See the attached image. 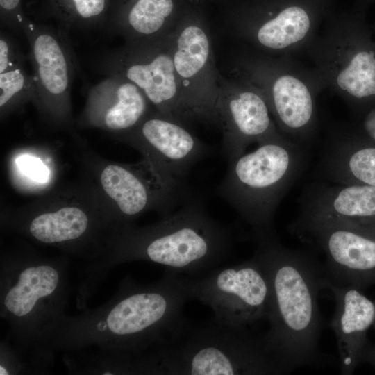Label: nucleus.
<instances>
[{
	"label": "nucleus",
	"instance_id": "11",
	"mask_svg": "<svg viewBox=\"0 0 375 375\" xmlns=\"http://www.w3.org/2000/svg\"><path fill=\"white\" fill-rule=\"evenodd\" d=\"M190 299L208 306L215 319L235 328H249L266 318L269 285L257 258L218 266L196 277L185 276Z\"/></svg>",
	"mask_w": 375,
	"mask_h": 375
},
{
	"label": "nucleus",
	"instance_id": "31",
	"mask_svg": "<svg viewBox=\"0 0 375 375\" xmlns=\"http://www.w3.org/2000/svg\"><path fill=\"white\" fill-rule=\"evenodd\" d=\"M189 2L192 3H195V4H198V1L199 0H188Z\"/></svg>",
	"mask_w": 375,
	"mask_h": 375
},
{
	"label": "nucleus",
	"instance_id": "17",
	"mask_svg": "<svg viewBox=\"0 0 375 375\" xmlns=\"http://www.w3.org/2000/svg\"><path fill=\"white\" fill-rule=\"evenodd\" d=\"M190 3L188 0H112L106 27L124 42L168 35Z\"/></svg>",
	"mask_w": 375,
	"mask_h": 375
},
{
	"label": "nucleus",
	"instance_id": "3",
	"mask_svg": "<svg viewBox=\"0 0 375 375\" xmlns=\"http://www.w3.org/2000/svg\"><path fill=\"white\" fill-rule=\"evenodd\" d=\"M159 374L169 375L284 374L263 335L217 322L194 325L186 319L157 346Z\"/></svg>",
	"mask_w": 375,
	"mask_h": 375
},
{
	"label": "nucleus",
	"instance_id": "7",
	"mask_svg": "<svg viewBox=\"0 0 375 375\" xmlns=\"http://www.w3.org/2000/svg\"><path fill=\"white\" fill-rule=\"evenodd\" d=\"M328 0H254L234 8L235 35L250 49L269 56L305 52L326 14Z\"/></svg>",
	"mask_w": 375,
	"mask_h": 375
},
{
	"label": "nucleus",
	"instance_id": "13",
	"mask_svg": "<svg viewBox=\"0 0 375 375\" xmlns=\"http://www.w3.org/2000/svg\"><path fill=\"white\" fill-rule=\"evenodd\" d=\"M222 131V149L231 160L245 152L250 144L278 138V131L262 94L249 82L235 75H222L216 105Z\"/></svg>",
	"mask_w": 375,
	"mask_h": 375
},
{
	"label": "nucleus",
	"instance_id": "33",
	"mask_svg": "<svg viewBox=\"0 0 375 375\" xmlns=\"http://www.w3.org/2000/svg\"><path fill=\"white\" fill-rule=\"evenodd\" d=\"M373 32H374V35H375V28H374V29L373 30Z\"/></svg>",
	"mask_w": 375,
	"mask_h": 375
},
{
	"label": "nucleus",
	"instance_id": "21",
	"mask_svg": "<svg viewBox=\"0 0 375 375\" xmlns=\"http://www.w3.org/2000/svg\"><path fill=\"white\" fill-rule=\"evenodd\" d=\"M59 280L58 271L50 265L28 267L20 273L16 283L6 293L4 306L15 317L27 316L40 299L55 292Z\"/></svg>",
	"mask_w": 375,
	"mask_h": 375
},
{
	"label": "nucleus",
	"instance_id": "1",
	"mask_svg": "<svg viewBox=\"0 0 375 375\" xmlns=\"http://www.w3.org/2000/svg\"><path fill=\"white\" fill-rule=\"evenodd\" d=\"M254 256L267 279L269 299L263 335L266 346L284 374L322 362L318 296L326 276L309 253L283 246L278 238L258 242Z\"/></svg>",
	"mask_w": 375,
	"mask_h": 375
},
{
	"label": "nucleus",
	"instance_id": "16",
	"mask_svg": "<svg viewBox=\"0 0 375 375\" xmlns=\"http://www.w3.org/2000/svg\"><path fill=\"white\" fill-rule=\"evenodd\" d=\"M324 289L331 292L335 303L331 325L337 340L340 374L350 375L368 344L367 332L375 321V301L358 288L335 285L326 278Z\"/></svg>",
	"mask_w": 375,
	"mask_h": 375
},
{
	"label": "nucleus",
	"instance_id": "2",
	"mask_svg": "<svg viewBox=\"0 0 375 375\" xmlns=\"http://www.w3.org/2000/svg\"><path fill=\"white\" fill-rule=\"evenodd\" d=\"M309 149L281 136L229 160L216 192L251 228V238L256 243L278 238L276 211L305 171Z\"/></svg>",
	"mask_w": 375,
	"mask_h": 375
},
{
	"label": "nucleus",
	"instance_id": "20",
	"mask_svg": "<svg viewBox=\"0 0 375 375\" xmlns=\"http://www.w3.org/2000/svg\"><path fill=\"white\" fill-rule=\"evenodd\" d=\"M300 206L303 215L375 222V187L324 181L313 183L302 194Z\"/></svg>",
	"mask_w": 375,
	"mask_h": 375
},
{
	"label": "nucleus",
	"instance_id": "18",
	"mask_svg": "<svg viewBox=\"0 0 375 375\" xmlns=\"http://www.w3.org/2000/svg\"><path fill=\"white\" fill-rule=\"evenodd\" d=\"M91 87L88 117L111 131H130L148 114L151 103L133 83L117 75H108Z\"/></svg>",
	"mask_w": 375,
	"mask_h": 375
},
{
	"label": "nucleus",
	"instance_id": "9",
	"mask_svg": "<svg viewBox=\"0 0 375 375\" xmlns=\"http://www.w3.org/2000/svg\"><path fill=\"white\" fill-rule=\"evenodd\" d=\"M290 229L322 251L330 283L361 290L375 283V222L299 214Z\"/></svg>",
	"mask_w": 375,
	"mask_h": 375
},
{
	"label": "nucleus",
	"instance_id": "14",
	"mask_svg": "<svg viewBox=\"0 0 375 375\" xmlns=\"http://www.w3.org/2000/svg\"><path fill=\"white\" fill-rule=\"evenodd\" d=\"M129 132L144 148L151 165L165 184L178 193L191 194L186 184L187 175L196 162L210 153L209 147L186 124L156 110Z\"/></svg>",
	"mask_w": 375,
	"mask_h": 375
},
{
	"label": "nucleus",
	"instance_id": "27",
	"mask_svg": "<svg viewBox=\"0 0 375 375\" xmlns=\"http://www.w3.org/2000/svg\"><path fill=\"white\" fill-rule=\"evenodd\" d=\"M355 117L356 122L347 129L358 138L375 144V106Z\"/></svg>",
	"mask_w": 375,
	"mask_h": 375
},
{
	"label": "nucleus",
	"instance_id": "28",
	"mask_svg": "<svg viewBox=\"0 0 375 375\" xmlns=\"http://www.w3.org/2000/svg\"><path fill=\"white\" fill-rule=\"evenodd\" d=\"M16 163L21 171L33 181L45 183L49 176V170L38 158L24 155L17 158Z\"/></svg>",
	"mask_w": 375,
	"mask_h": 375
},
{
	"label": "nucleus",
	"instance_id": "8",
	"mask_svg": "<svg viewBox=\"0 0 375 375\" xmlns=\"http://www.w3.org/2000/svg\"><path fill=\"white\" fill-rule=\"evenodd\" d=\"M188 299L185 275L167 269L156 284L135 287L122 295L106 325L124 348L158 346L186 319L183 308Z\"/></svg>",
	"mask_w": 375,
	"mask_h": 375
},
{
	"label": "nucleus",
	"instance_id": "4",
	"mask_svg": "<svg viewBox=\"0 0 375 375\" xmlns=\"http://www.w3.org/2000/svg\"><path fill=\"white\" fill-rule=\"evenodd\" d=\"M233 236L192 194L155 226L129 237L126 257L141 258L190 277L220 266L230 256Z\"/></svg>",
	"mask_w": 375,
	"mask_h": 375
},
{
	"label": "nucleus",
	"instance_id": "22",
	"mask_svg": "<svg viewBox=\"0 0 375 375\" xmlns=\"http://www.w3.org/2000/svg\"><path fill=\"white\" fill-rule=\"evenodd\" d=\"M112 0H45V10L69 33L72 29L105 26Z\"/></svg>",
	"mask_w": 375,
	"mask_h": 375
},
{
	"label": "nucleus",
	"instance_id": "6",
	"mask_svg": "<svg viewBox=\"0 0 375 375\" xmlns=\"http://www.w3.org/2000/svg\"><path fill=\"white\" fill-rule=\"evenodd\" d=\"M305 53L355 116L375 106V38L361 18L344 12L326 17Z\"/></svg>",
	"mask_w": 375,
	"mask_h": 375
},
{
	"label": "nucleus",
	"instance_id": "23",
	"mask_svg": "<svg viewBox=\"0 0 375 375\" xmlns=\"http://www.w3.org/2000/svg\"><path fill=\"white\" fill-rule=\"evenodd\" d=\"M88 219L76 207H64L34 218L29 226L31 234L44 243H58L76 239L87 229Z\"/></svg>",
	"mask_w": 375,
	"mask_h": 375
},
{
	"label": "nucleus",
	"instance_id": "5",
	"mask_svg": "<svg viewBox=\"0 0 375 375\" xmlns=\"http://www.w3.org/2000/svg\"><path fill=\"white\" fill-rule=\"evenodd\" d=\"M233 72L262 94L283 135L310 147L317 131V97L326 88L312 66L292 56H269L249 49L236 58Z\"/></svg>",
	"mask_w": 375,
	"mask_h": 375
},
{
	"label": "nucleus",
	"instance_id": "29",
	"mask_svg": "<svg viewBox=\"0 0 375 375\" xmlns=\"http://www.w3.org/2000/svg\"><path fill=\"white\" fill-rule=\"evenodd\" d=\"M360 362H367L375 369V344H367L362 353Z\"/></svg>",
	"mask_w": 375,
	"mask_h": 375
},
{
	"label": "nucleus",
	"instance_id": "24",
	"mask_svg": "<svg viewBox=\"0 0 375 375\" xmlns=\"http://www.w3.org/2000/svg\"><path fill=\"white\" fill-rule=\"evenodd\" d=\"M38 94L33 74L24 67L0 74V106L1 110L26 100L37 101Z\"/></svg>",
	"mask_w": 375,
	"mask_h": 375
},
{
	"label": "nucleus",
	"instance_id": "12",
	"mask_svg": "<svg viewBox=\"0 0 375 375\" xmlns=\"http://www.w3.org/2000/svg\"><path fill=\"white\" fill-rule=\"evenodd\" d=\"M174 69L195 119L218 124L216 105L221 74L209 28L198 4L190 3L170 33Z\"/></svg>",
	"mask_w": 375,
	"mask_h": 375
},
{
	"label": "nucleus",
	"instance_id": "26",
	"mask_svg": "<svg viewBox=\"0 0 375 375\" xmlns=\"http://www.w3.org/2000/svg\"><path fill=\"white\" fill-rule=\"evenodd\" d=\"M0 19L2 26L17 35H24L28 17L23 10L22 0H0Z\"/></svg>",
	"mask_w": 375,
	"mask_h": 375
},
{
	"label": "nucleus",
	"instance_id": "10",
	"mask_svg": "<svg viewBox=\"0 0 375 375\" xmlns=\"http://www.w3.org/2000/svg\"><path fill=\"white\" fill-rule=\"evenodd\" d=\"M170 33L156 40L124 42L103 53L94 66L103 75L120 76L133 83L155 110L187 125L195 117L174 69Z\"/></svg>",
	"mask_w": 375,
	"mask_h": 375
},
{
	"label": "nucleus",
	"instance_id": "32",
	"mask_svg": "<svg viewBox=\"0 0 375 375\" xmlns=\"http://www.w3.org/2000/svg\"><path fill=\"white\" fill-rule=\"evenodd\" d=\"M373 326H374V328H375V321H374V322Z\"/></svg>",
	"mask_w": 375,
	"mask_h": 375
},
{
	"label": "nucleus",
	"instance_id": "25",
	"mask_svg": "<svg viewBox=\"0 0 375 375\" xmlns=\"http://www.w3.org/2000/svg\"><path fill=\"white\" fill-rule=\"evenodd\" d=\"M26 56L17 41L10 34H0V74L24 67Z\"/></svg>",
	"mask_w": 375,
	"mask_h": 375
},
{
	"label": "nucleus",
	"instance_id": "30",
	"mask_svg": "<svg viewBox=\"0 0 375 375\" xmlns=\"http://www.w3.org/2000/svg\"><path fill=\"white\" fill-rule=\"evenodd\" d=\"M8 374H9L8 372L4 368V367L1 365V367H0V374L1 375H7Z\"/></svg>",
	"mask_w": 375,
	"mask_h": 375
},
{
	"label": "nucleus",
	"instance_id": "19",
	"mask_svg": "<svg viewBox=\"0 0 375 375\" xmlns=\"http://www.w3.org/2000/svg\"><path fill=\"white\" fill-rule=\"evenodd\" d=\"M317 171L322 181L375 187V144L347 128L336 131L329 138Z\"/></svg>",
	"mask_w": 375,
	"mask_h": 375
},
{
	"label": "nucleus",
	"instance_id": "15",
	"mask_svg": "<svg viewBox=\"0 0 375 375\" xmlns=\"http://www.w3.org/2000/svg\"><path fill=\"white\" fill-rule=\"evenodd\" d=\"M24 35L29 45L28 59L33 67L37 102L53 116L65 117L77 69L69 33L28 18L24 26Z\"/></svg>",
	"mask_w": 375,
	"mask_h": 375
}]
</instances>
